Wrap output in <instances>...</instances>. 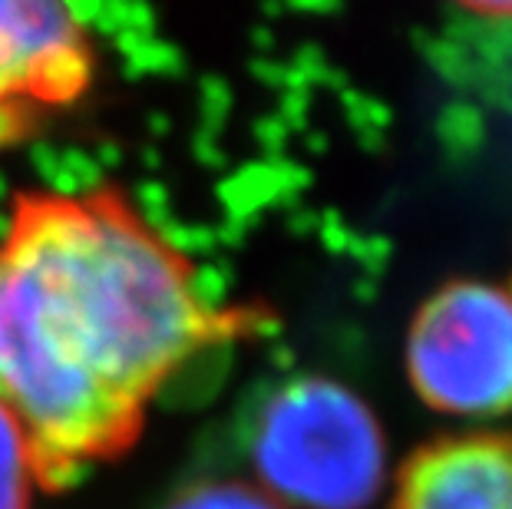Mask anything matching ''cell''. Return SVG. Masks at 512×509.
<instances>
[{
    "label": "cell",
    "mask_w": 512,
    "mask_h": 509,
    "mask_svg": "<svg viewBox=\"0 0 512 509\" xmlns=\"http://www.w3.org/2000/svg\"><path fill=\"white\" fill-rule=\"evenodd\" d=\"M43 476L34 440L0 397V509H30Z\"/></svg>",
    "instance_id": "6"
},
{
    "label": "cell",
    "mask_w": 512,
    "mask_h": 509,
    "mask_svg": "<svg viewBox=\"0 0 512 509\" xmlns=\"http://www.w3.org/2000/svg\"><path fill=\"white\" fill-rule=\"evenodd\" d=\"M509 291H512V288H509Z\"/></svg>",
    "instance_id": "8"
},
{
    "label": "cell",
    "mask_w": 512,
    "mask_h": 509,
    "mask_svg": "<svg viewBox=\"0 0 512 509\" xmlns=\"http://www.w3.org/2000/svg\"><path fill=\"white\" fill-rule=\"evenodd\" d=\"M212 324L189 265L116 199H27L0 238V397L47 476L126 447Z\"/></svg>",
    "instance_id": "1"
},
{
    "label": "cell",
    "mask_w": 512,
    "mask_h": 509,
    "mask_svg": "<svg viewBox=\"0 0 512 509\" xmlns=\"http://www.w3.org/2000/svg\"><path fill=\"white\" fill-rule=\"evenodd\" d=\"M252 463L285 509H364L384 490L387 440L351 387L298 377L261 407Z\"/></svg>",
    "instance_id": "2"
},
{
    "label": "cell",
    "mask_w": 512,
    "mask_h": 509,
    "mask_svg": "<svg viewBox=\"0 0 512 509\" xmlns=\"http://www.w3.org/2000/svg\"><path fill=\"white\" fill-rule=\"evenodd\" d=\"M169 509H285L265 490L248 483H202L179 496Z\"/></svg>",
    "instance_id": "7"
},
{
    "label": "cell",
    "mask_w": 512,
    "mask_h": 509,
    "mask_svg": "<svg viewBox=\"0 0 512 509\" xmlns=\"http://www.w3.org/2000/svg\"><path fill=\"white\" fill-rule=\"evenodd\" d=\"M407 377L423 404L440 414H509L512 291L473 278L433 291L410 321Z\"/></svg>",
    "instance_id": "3"
},
{
    "label": "cell",
    "mask_w": 512,
    "mask_h": 509,
    "mask_svg": "<svg viewBox=\"0 0 512 509\" xmlns=\"http://www.w3.org/2000/svg\"><path fill=\"white\" fill-rule=\"evenodd\" d=\"M80 17L50 0H0V106L60 103L86 83Z\"/></svg>",
    "instance_id": "4"
},
{
    "label": "cell",
    "mask_w": 512,
    "mask_h": 509,
    "mask_svg": "<svg viewBox=\"0 0 512 509\" xmlns=\"http://www.w3.org/2000/svg\"><path fill=\"white\" fill-rule=\"evenodd\" d=\"M390 509H512V433H453L410 453Z\"/></svg>",
    "instance_id": "5"
}]
</instances>
